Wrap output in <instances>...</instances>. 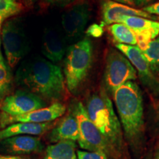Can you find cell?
<instances>
[{
    "label": "cell",
    "mask_w": 159,
    "mask_h": 159,
    "mask_svg": "<svg viewBox=\"0 0 159 159\" xmlns=\"http://www.w3.org/2000/svg\"><path fill=\"white\" fill-rule=\"evenodd\" d=\"M43 159H78L76 143L74 141H62L49 145Z\"/></svg>",
    "instance_id": "ac0fdd59"
},
{
    "label": "cell",
    "mask_w": 159,
    "mask_h": 159,
    "mask_svg": "<svg viewBox=\"0 0 159 159\" xmlns=\"http://www.w3.org/2000/svg\"><path fill=\"white\" fill-rule=\"evenodd\" d=\"M103 27L102 26L94 24V25L89 26L86 30V34L89 36L94 38H99L103 34Z\"/></svg>",
    "instance_id": "d4e9b609"
},
{
    "label": "cell",
    "mask_w": 159,
    "mask_h": 159,
    "mask_svg": "<svg viewBox=\"0 0 159 159\" xmlns=\"http://www.w3.org/2000/svg\"><path fill=\"white\" fill-rule=\"evenodd\" d=\"M120 23L124 24L135 33L137 47L144 50L151 41L159 35V22L139 16H123Z\"/></svg>",
    "instance_id": "4fadbf2b"
},
{
    "label": "cell",
    "mask_w": 159,
    "mask_h": 159,
    "mask_svg": "<svg viewBox=\"0 0 159 159\" xmlns=\"http://www.w3.org/2000/svg\"><path fill=\"white\" fill-rule=\"evenodd\" d=\"M142 10L147 13L153 16H159V2L151 5L144 6Z\"/></svg>",
    "instance_id": "484cf974"
},
{
    "label": "cell",
    "mask_w": 159,
    "mask_h": 159,
    "mask_svg": "<svg viewBox=\"0 0 159 159\" xmlns=\"http://www.w3.org/2000/svg\"><path fill=\"white\" fill-rule=\"evenodd\" d=\"M79 127L73 112L69 113L56 126L53 127L49 134V140L52 143L62 141H78Z\"/></svg>",
    "instance_id": "9a60e30c"
},
{
    "label": "cell",
    "mask_w": 159,
    "mask_h": 159,
    "mask_svg": "<svg viewBox=\"0 0 159 159\" xmlns=\"http://www.w3.org/2000/svg\"><path fill=\"white\" fill-rule=\"evenodd\" d=\"M144 59L152 72L159 71V35L148 43L144 50L142 51Z\"/></svg>",
    "instance_id": "ffe728a7"
},
{
    "label": "cell",
    "mask_w": 159,
    "mask_h": 159,
    "mask_svg": "<svg viewBox=\"0 0 159 159\" xmlns=\"http://www.w3.org/2000/svg\"><path fill=\"white\" fill-rule=\"evenodd\" d=\"M77 1L78 0H41V3L45 6L65 7L72 5Z\"/></svg>",
    "instance_id": "cb8c5ba5"
},
{
    "label": "cell",
    "mask_w": 159,
    "mask_h": 159,
    "mask_svg": "<svg viewBox=\"0 0 159 159\" xmlns=\"http://www.w3.org/2000/svg\"><path fill=\"white\" fill-rule=\"evenodd\" d=\"M77 156L78 159H108L106 154L101 151H83L77 150Z\"/></svg>",
    "instance_id": "603a6c76"
},
{
    "label": "cell",
    "mask_w": 159,
    "mask_h": 159,
    "mask_svg": "<svg viewBox=\"0 0 159 159\" xmlns=\"http://www.w3.org/2000/svg\"><path fill=\"white\" fill-rule=\"evenodd\" d=\"M1 33H0V57L2 56V52H1Z\"/></svg>",
    "instance_id": "d6a6232c"
},
{
    "label": "cell",
    "mask_w": 159,
    "mask_h": 159,
    "mask_svg": "<svg viewBox=\"0 0 159 159\" xmlns=\"http://www.w3.org/2000/svg\"><path fill=\"white\" fill-rule=\"evenodd\" d=\"M153 159H159V142L158 144H157L156 151H155V155H154Z\"/></svg>",
    "instance_id": "1f68e13d"
},
{
    "label": "cell",
    "mask_w": 159,
    "mask_h": 159,
    "mask_svg": "<svg viewBox=\"0 0 159 159\" xmlns=\"http://www.w3.org/2000/svg\"><path fill=\"white\" fill-rule=\"evenodd\" d=\"M22 9V5L16 0H0V14L11 17L19 14Z\"/></svg>",
    "instance_id": "7402d4cb"
},
{
    "label": "cell",
    "mask_w": 159,
    "mask_h": 159,
    "mask_svg": "<svg viewBox=\"0 0 159 159\" xmlns=\"http://www.w3.org/2000/svg\"><path fill=\"white\" fill-rule=\"evenodd\" d=\"M108 30L114 41L118 43L136 46L137 39L136 35L124 24H113V25H109Z\"/></svg>",
    "instance_id": "d6986e66"
},
{
    "label": "cell",
    "mask_w": 159,
    "mask_h": 159,
    "mask_svg": "<svg viewBox=\"0 0 159 159\" xmlns=\"http://www.w3.org/2000/svg\"><path fill=\"white\" fill-rule=\"evenodd\" d=\"M90 7L88 2H80L72 5L62 16V27L68 36L80 37L90 17Z\"/></svg>",
    "instance_id": "8fae6325"
},
{
    "label": "cell",
    "mask_w": 159,
    "mask_h": 159,
    "mask_svg": "<svg viewBox=\"0 0 159 159\" xmlns=\"http://www.w3.org/2000/svg\"><path fill=\"white\" fill-rule=\"evenodd\" d=\"M0 159H30L25 156H2L0 155Z\"/></svg>",
    "instance_id": "4316f807"
},
{
    "label": "cell",
    "mask_w": 159,
    "mask_h": 159,
    "mask_svg": "<svg viewBox=\"0 0 159 159\" xmlns=\"http://www.w3.org/2000/svg\"><path fill=\"white\" fill-rule=\"evenodd\" d=\"M137 78V71L129 60L120 52L111 49L105 60L104 83L112 94L128 81Z\"/></svg>",
    "instance_id": "8992f818"
},
{
    "label": "cell",
    "mask_w": 159,
    "mask_h": 159,
    "mask_svg": "<svg viewBox=\"0 0 159 159\" xmlns=\"http://www.w3.org/2000/svg\"><path fill=\"white\" fill-rule=\"evenodd\" d=\"M55 124L53 122L46 123L18 122L0 130V141L16 136H39L51 130Z\"/></svg>",
    "instance_id": "2e32d148"
},
{
    "label": "cell",
    "mask_w": 159,
    "mask_h": 159,
    "mask_svg": "<svg viewBox=\"0 0 159 159\" xmlns=\"http://www.w3.org/2000/svg\"><path fill=\"white\" fill-rule=\"evenodd\" d=\"M134 2V5L139 7H142L144 5H148V4L152 2L153 0H133Z\"/></svg>",
    "instance_id": "83f0119b"
},
{
    "label": "cell",
    "mask_w": 159,
    "mask_h": 159,
    "mask_svg": "<svg viewBox=\"0 0 159 159\" xmlns=\"http://www.w3.org/2000/svg\"><path fill=\"white\" fill-rule=\"evenodd\" d=\"M15 80L26 91L43 99L58 102L66 97V85L61 68L42 57H33L18 69Z\"/></svg>",
    "instance_id": "6da1fadb"
},
{
    "label": "cell",
    "mask_w": 159,
    "mask_h": 159,
    "mask_svg": "<svg viewBox=\"0 0 159 159\" xmlns=\"http://www.w3.org/2000/svg\"><path fill=\"white\" fill-rule=\"evenodd\" d=\"M43 144L39 137L16 136L0 141V153L2 156H26L39 153L43 150Z\"/></svg>",
    "instance_id": "30bf717a"
},
{
    "label": "cell",
    "mask_w": 159,
    "mask_h": 159,
    "mask_svg": "<svg viewBox=\"0 0 159 159\" xmlns=\"http://www.w3.org/2000/svg\"><path fill=\"white\" fill-rule=\"evenodd\" d=\"M47 107L44 99L26 90H18L5 97L1 110L9 116H19Z\"/></svg>",
    "instance_id": "ba28073f"
},
{
    "label": "cell",
    "mask_w": 159,
    "mask_h": 159,
    "mask_svg": "<svg viewBox=\"0 0 159 159\" xmlns=\"http://www.w3.org/2000/svg\"><path fill=\"white\" fill-rule=\"evenodd\" d=\"M37 1L38 0H22L24 5L27 7H32Z\"/></svg>",
    "instance_id": "f546056e"
},
{
    "label": "cell",
    "mask_w": 159,
    "mask_h": 159,
    "mask_svg": "<svg viewBox=\"0 0 159 159\" xmlns=\"http://www.w3.org/2000/svg\"><path fill=\"white\" fill-rule=\"evenodd\" d=\"M93 62L92 43L85 38L69 47L64 61L63 73L69 92L76 94L88 77Z\"/></svg>",
    "instance_id": "277c9868"
},
{
    "label": "cell",
    "mask_w": 159,
    "mask_h": 159,
    "mask_svg": "<svg viewBox=\"0 0 159 159\" xmlns=\"http://www.w3.org/2000/svg\"><path fill=\"white\" fill-rule=\"evenodd\" d=\"M1 41L7 62L11 68H14L29 50L28 41L20 18L6 21L2 27Z\"/></svg>",
    "instance_id": "5b68a950"
},
{
    "label": "cell",
    "mask_w": 159,
    "mask_h": 159,
    "mask_svg": "<svg viewBox=\"0 0 159 159\" xmlns=\"http://www.w3.org/2000/svg\"><path fill=\"white\" fill-rule=\"evenodd\" d=\"M7 18H9L7 16L4 15V14H0V33H1L2 27V25H3L2 24L4 21H5V20L7 19Z\"/></svg>",
    "instance_id": "4dcf8cb0"
},
{
    "label": "cell",
    "mask_w": 159,
    "mask_h": 159,
    "mask_svg": "<svg viewBox=\"0 0 159 159\" xmlns=\"http://www.w3.org/2000/svg\"><path fill=\"white\" fill-rule=\"evenodd\" d=\"M79 127L78 144L83 150L91 152H107L108 147L102 135L89 118L85 107L82 102L75 105L72 111Z\"/></svg>",
    "instance_id": "52a82bcc"
},
{
    "label": "cell",
    "mask_w": 159,
    "mask_h": 159,
    "mask_svg": "<svg viewBox=\"0 0 159 159\" xmlns=\"http://www.w3.org/2000/svg\"><path fill=\"white\" fill-rule=\"evenodd\" d=\"M101 12L104 25L120 23V19L123 16H139L151 20L158 19L156 16L151 15L143 10L136 9L112 0H102L101 2Z\"/></svg>",
    "instance_id": "5bb4252c"
},
{
    "label": "cell",
    "mask_w": 159,
    "mask_h": 159,
    "mask_svg": "<svg viewBox=\"0 0 159 159\" xmlns=\"http://www.w3.org/2000/svg\"><path fill=\"white\" fill-rule=\"evenodd\" d=\"M65 112V105L60 102H55L45 108L19 116H9L5 113H2L0 116V126L2 128H5L7 125L18 122H51L62 116Z\"/></svg>",
    "instance_id": "9c48e42d"
},
{
    "label": "cell",
    "mask_w": 159,
    "mask_h": 159,
    "mask_svg": "<svg viewBox=\"0 0 159 159\" xmlns=\"http://www.w3.org/2000/svg\"><path fill=\"white\" fill-rule=\"evenodd\" d=\"M11 76L9 69L4 61L3 57H0V101L4 99L11 89Z\"/></svg>",
    "instance_id": "44dd1931"
},
{
    "label": "cell",
    "mask_w": 159,
    "mask_h": 159,
    "mask_svg": "<svg viewBox=\"0 0 159 159\" xmlns=\"http://www.w3.org/2000/svg\"><path fill=\"white\" fill-rule=\"evenodd\" d=\"M42 52L50 62L61 61L66 50L63 41L53 30L46 29L42 38Z\"/></svg>",
    "instance_id": "e0dca14e"
},
{
    "label": "cell",
    "mask_w": 159,
    "mask_h": 159,
    "mask_svg": "<svg viewBox=\"0 0 159 159\" xmlns=\"http://www.w3.org/2000/svg\"><path fill=\"white\" fill-rule=\"evenodd\" d=\"M116 47L127 57L134 68H136L143 84L152 91L158 90L159 89V82L155 77L153 72L151 71L149 64L144 59L140 49L137 46L122 43H116Z\"/></svg>",
    "instance_id": "7c38bea8"
},
{
    "label": "cell",
    "mask_w": 159,
    "mask_h": 159,
    "mask_svg": "<svg viewBox=\"0 0 159 159\" xmlns=\"http://www.w3.org/2000/svg\"><path fill=\"white\" fill-rule=\"evenodd\" d=\"M85 109L108 147L120 149L122 144V125L114 110L112 102L104 89L89 97Z\"/></svg>",
    "instance_id": "3957f363"
},
{
    "label": "cell",
    "mask_w": 159,
    "mask_h": 159,
    "mask_svg": "<svg viewBox=\"0 0 159 159\" xmlns=\"http://www.w3.org/2000/svg\"><path fill=\"white\" fill-rule=\"evenodd\" d=\"M112 1L116 2H119V3L124 4V5H128V6L135 5L134 1H133V0H112Z\"/></svg>",
    "instance_id": "f1b7e54d"
},
{
    "label": "cell",
    "mask_w": 159,
    "mask_h": 159,
    "mask_svg": "<svg viewBox=\"0 0 159 159\" xmlns=\"http://www.w3.org/2000/svg\"><path fill=\"white\" fill-rule=\"evenodd\" d=\"M115 105L125 136L136 142L144 131V107L140 89L134 81H128L113 94Z\"/></svg>",
    "instance_id": "7a4b0ae2"
}]
</instances>
